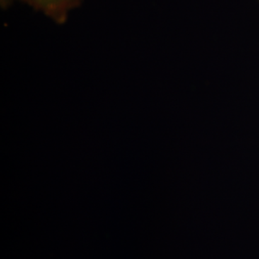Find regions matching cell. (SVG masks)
Here are the masks:
<instances>
[{
	"instance_id": "obj_2",
	"label": "cell",
	"mask_w": 259,
	"mask_h": 259,
	"mask_svg": "<svg viewBox=\"0 0 259 259\" xmlns=\"http://www.w3.org/2000/svg\"><path fill=\"white\" fill-rule=\"evenodd\" d=\"M15 0H0V5L3 9H7L13 4Z\"/></svg>"
},
{
	"instance_id": "obj_1",
	"label": "cell",
	"mask_w": 259,
	"mask_h": 259,
	"mask_svg": "<svg viewBox=\"0 0 259 259\" xmlns=\"http://www.w3.org/2000/svg\"><path fill=\"white\" fill-rule=\"evenodd\" d=\"M34 10L40 12L56 23H66L73 10L77 8L82 0H21Z\"/></svg>"
}]
</instances>
